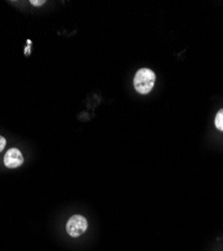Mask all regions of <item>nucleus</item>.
<instances>
[{"label":"nucleus","instance_id":"nucleus-6","mask_svg":"<svg viewBox=\"0 0 223 251\" xmlns=\"http://www.w3.org/2000/svg\"><path fill=\"white\" fill-rule=\"evenodd\" d=\"M30 3L34 6H40V5H44L46 3L45 0H42V1H37V0H31Z\"/></svg>","mask_w":223,"mask_h":251},{"label":"nucleus","instance_id":"nucleus-5","mask_svg":"<svg viewBox=\"0 0 223 251\" xmlns=\"http://www.w3.org/2000/svg\"><path fill=\"white\" fill-rule=\"evenodd\" d=\"M6 146V140L2 136H0V153H1Z\"/></svg>","mask_w":223,"mask_h":251},{"label":"nucleus","instance_id":"nucleus-4","mask_svg":"<svg viewBox=\"0 0 223 251\" xmlns=\"http://www.w3.org/2000/svg\"><path fill=\"white\" fill-rule=\"evenodd\" d=\"M215 127L223 132V109H221L215 116Z\"/></svg>","mask_w":223,"mask_h":251},{"label":"nucleus","instance_id":"nucleus-1","mask_svg":"<svg viewBox=\"0 0 223 251\" xmlns=\"http://www.w3.org/2000/svg\"><path fill=\"white\" fill-rule=\"evenodd\" d=\"M156 75L150 69H140L134 76L135 90L142 95L149 94L155 85Z\"/></svg>","mask_w":223,"mask_h":251},{"label":"nucleus","instance_id":"nucleus-3","mask_svg":"<svg viewBox=\"0 0 223 251\" xmlns=\"http://www.w3.org/2000/svg\"><path fill=\"white\" fill-rule=\"evenodd\" d=\"M24 162H25V159L22 152L16 148L9 149L4 156V165L7 167V168H10V169L18 168V167H20L24 164Z\"/></svg>","mask_w":223,"mask_h":251},{"label":"nucleus","instance_id":"nucleus-2","mask_svg":"<svg viewBox=\"0 0 223 251\" xmlns=\"http://www.w3.org/2000/svg\"><path fill=\"white\" fill-rule=\"evenodd\" d=\"M88 221L82 215H74L67 223V231L72 237H78L86 232Z\"/></svg>","mask_w":223,"mask_h":251},{"label":"nucleus","instance_id":"nucleus-7","mask_svg":"<svg viewBox=\"0 0 223 251\" xmlns=\"http://www.w3.org/2000/svg\"><path fill=\"white\" fill-rule=\"evenodd\" d=\"M29 51H30V49H29V47H28V48L25 49V54H28Z\"/></svg>","mask_w":223,"mask_h":251},{"label":"nucleus","instance_id":"nucleus-8","mask_svg":"<svg viewBox=\"0 0 223 251\" xmlns=\"http://www.w3.org/2000/svg\"><path fill=\"white\" fill-rule=\"evenodd\" d=\"M27 45H28V46L31 45V41H30V40H27Z\"/></svg>","mask_w":223,"mask_h":251}]
</instances>
